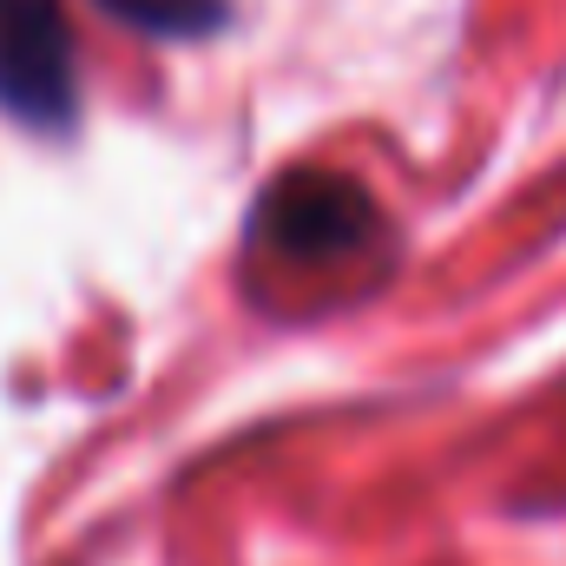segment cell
Wrapping results in <instances>:
<instances>
[{
    "instance_id": "6da1fadb",
    "label": "cell",
    "mask_w": 566,
    "mask_h": 566,
    "mask_svg": "<svg viewBox=\"0 0 566 566\" xmlns=\"http://www.w3.org/2000/svg\"><path fill=\"white\" fill-rule=\"evenodd\" d=\"M251 224L290 264H336V258H356L376 238V205L349 178L296 171V178H283L277 191L258 205Z\"/></svg>"
},
{
    "instance_id": "7a4b0ae2",
    "label": "cell",
    "mask_w": 566,
    "mask_h": 566,
    "mask_svg": "<svg viewBox=\"0 0 566 566\" xmlns=\"http://www.w3.org/2000/svg\"><path fill=\"white\" fill-rule=\"evenodd\" d=\"M0 106L33 126L73 119V33L60 0H0Z\"/></svg>"
}]
</instances>
